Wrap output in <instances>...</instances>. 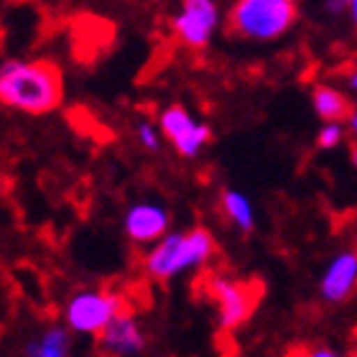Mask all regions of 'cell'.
Instances as JSON below:
<instances>
[{"label":"cell","mask_w":357,"mask_h":357,"mask_svg":"<svg viewBox=\"0 0 357 357\" xmlns=\"http://www.w3.org/2000/svg\"><path fill=\"white\" fill-rule=\"evenodd\" d=\"M215 255V238L204 227L186 232H166L146 253V273L156 281H169L189 268H199Z\"/></svg>","instance_id":"7a4b0ae2"},{"label":"cell","mask_w":357,"mask_h":357,"mask_svg":"<svg viewBox=\"0 0 357 357\" xmlns=\"http://www.w3.org/2000/svg\"><path fill=\"white\" fill-rule=\"evenodd\" d=\"M207 294L217 304V321L225 332L243 327L253 317L255 306L263 296V286L258 281H238L227 275H209Z\"/></svg>","instance_id":"277c9868"},{"label":"cell","mask_w":357,"mask_h":357,"mask_svg":"<svg viewBox=\"0 0 357 357\" xmlns=\"http://www.w3.org/2000/svg\"><path fill=\"white\" fill-rule=\"evenodd\" d=\"M350 87H352V89H357V69L350 75Z\"/></svg>","instance_id":"d6986e66"},{"label":"cell","mask_w":357,"mask_h":357,"mask_svg":"<svg viewBox=\"0 0 357 357\" xmlns=\"http://www.w3.org/2000/svg\"><path fill=\"white\" fill-rule=\"evenodd\" d=\"M350 128H352V130H355V133H357V110L352 112V118H350Z\"/></svg>","instance_id":"ac0fdd59"},{"label":"cell","mask_w":357,"mask_h":357,"mask_svg":"<svg viewBox=\"0 0 357 357\" xmlns=\"http://www.w3.org/2000/svg\"><path fill=\"white\" fill-rule=\"evenodd\" d=\"M350 158H352V164L357 166V143L352 146V151H350Z\"/></svg>","instance_id":"ffe728a7"},{"label":"cell","mask_w":357,"mask_h":357,"mask_svg":"<svg viewBox=\"0 0 357 357\" xmlns=\"http://www.w3.org/2000/svg\"><path fill=\"white\" fill-rule=\"evenodd\" d=\"M220 26L215 0H181L178 13L172 18L174 36L189 49H204Z\"/></svg>","instance_id":"8992f818"},{"label":"cell","mask_w":357,"mask_h":357,"mask_svg":"<svg viewBox=\"0 0 357 357\" xmlns=\"http://www.w3.org/2000/svg\"><path fill=\"white\" fill-rule=\"evenodd\" d=\"M64 100L61 72L46 59L0 61V102L26 115H46Z\"/></svg>","instance_id":"6da1fadb"},{"label":"cell","mask_w":357,"mask_h":357,"mask_svg":"<svg viewBox=\"0 0 357 357\" xmlns=\"http://www.w3.org/2000/svg\"><path fill=\"white\" fill-rule=\"evenodd\" d=\"M357 283V250H347V253H340L335 261L329 263V268L321 275L319 291L321 298L329 301V304H337V301H344L350 296L352 289Z\"/></svg>","instance_id":"30bf717a"},{"label":"cell","mask_w":357,"mask_h":357,"mask_svg":"<svg viewBox=\"0 0 357 357\" xmlns=\"http://www.w3.org/2000/svg\"><path fill=\"white\" fill-rule=\"evenodd\" d=\"M123 312V298L112 291L82 289L64 304V324L79 337H100L107 324Z\"/></svg>","instance_id":"5b68a950"},{"label":"cell","mask_w":357,"mask_h":357,"mask_svg":"<svg viewBox=\"0 0 357 357\" xmlns=\"http://www.w3.org/2000/svg\"><path fill=\"white\" fill-rule=\"evenodd\" d=\"M314 110L324 123H350L352 118V102L350 97L329 84H317L312 92Z\"/></svg>","instance_id":"7c38bea8"},{"label":"cell","mask_w":357,"mask_h":357,"mask_svg":"<svg viewBox=\"0 0 357 357\" xmlns=\"http://www.w3.org/2000/svg\"><path fill=\"white\" fill-rule=\"evenodd\" d=\"M169 212L158 202H135L133 207L126 212L123 227L126 235L138 245H153L169 232Z\"/></svg>","instance_id":"ba28073f"},{"label":"cell","mask_w":357,"mask_h":357,"mask_svg":"<svg viewBox=\"0 0 357 357\" xmlns=\"http://www.w3.org/2000/svg\"><path fill=\"white\" fill-rule=\"evenodd\" d=\"M312 355H314V357H335L337 352L332 350V347H317V350H314Z\"/></svg>","instance_id":"2e32d148"},{"label":"cell","mask_w":357,"mask_h":357,"mask_svg":"<svg viewBox=\"0 0 357 357\" xmlns=\"http://www.w3.org/2000/svg\"><path fill=\"white\" fill-rule=\"evenodd\" d=\"M347 8H350V18L357 26V0H347Z\"/></svg>","instance_id":"e0dca14e"},{"label":"cell","mask_w":357,"mask_h":357,"mask_svg":"<svg viewBox=\"0 0 357 357\" xmlns=\"http://www.w3.org/2000/svg\"><path fill=\"white\" fill-rule=\"evenodd\" d=\"M97 344H100V350L107 352V355L130 357V355H141V352L146 350V335H143V327L138 324V319H135L133 314L120 312L118 317L100 332Z\"/></svg>","instance_id":"9c48e42d"},{"label":"cell","mask_w":357,"mask_h":357,"mask_svg":"<svg viewBox=\"0 0 357 357\" xmlns=\"http://www.w3.org/2000/svg\"><path fill=\"white\" fill-rule=\"evenodd\" d=\"M342 135H344L342 123H324V128L317 135V143H319V149H335L337 143L342 141Z\"/></svg>","instance_id":"9a60e30c"},{"label":"cell","mask_w":357,"mask_h":357,"mask_svg":"<svg viewBox=\"0 0 357 357\" xmlns=\"http://www.w3.org/2000/svg\"><path fill=\"white\" fill-rule=\"evenodd\" d=\"M296 0H238L227 15L230 33L245 41H273L296 23Z\"/></svg>","instance_id":"3957f363"},{"label":"cell","mask_w":357,"mask_h":357,"mask_svg":"<svg viewBox=\"0 0 357 357\" xmlns=\"http://www.w3.org/2000/svg\"><path fill=\"white\" fill-rule=\"evenodd\" d=\"M158 130H161V128L151 126L149 120H141L138 128H135V138H138V143H141L146 151L156 153V151L161 149V133H158Z\"/></svg>","instance_id":"5bb4252c"},{"label":"cell","mask_w":357,"mask_h":357,"mask_svg":"<svg viewBox=\"0 0 357 357\" xmlns=\"http://www.w3.org/2000/svg\"><path fill=\"white\" fill-rule=\"evenodd\" d=\"M222 212L227 215V220L235 227H240L243 232H253L255 215H253V204L248 202L245 194L235 192V189L222 192Z\"/></svg>","instance_id":"4fadbf2b"},{"label":"cell","mask_w":357,"mask_h":357,"mask_svg":"<svg viewBox=\"0 0 357 357\" xmlns=\"http://www.w3.org/2000/svg\"><path fill=\"white\" fill-rule=\"evenodd\" d=\"M158 128L161 133L174 143L178 156L194 158L199 156L202 149L209 143L212 130L207 123H202L186 110L184 105H169L161 115H158Z\"/></svg>","instance_id":"52a82bcc"},{"label":"cell","mask_w":357,"mask_h":357,"mask_svg":"<svg viewBox=\"0 0 357 357\" xmlns=\"http://www.w3.org/2000/svg\"><path fill=\"white\" fill-rule=\"evenodd\" d=\"M72 329L64 324H49L38 332L36 337H31L29 342L23 344V355L29 357H67L72 352Z\"/></svg>","instance_id":"8fae6325"}]
</instances>
